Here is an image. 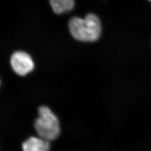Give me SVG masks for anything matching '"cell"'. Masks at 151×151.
<instances>
[{
  "instance_id": "6da1fadb",
  "label": "cell",
  "mask_w": 151,
  "mask_h": 151,
  "mask_svg": "<svg viewBox=\"0 0 151 151\" xmlns=\"http://www.w3.org/2000/svg\"><path fill=\"white\" fill-rule=\"evenodd\" d=\"M68 28L73 38L85 42L96 41L102 32L100 20L93 14H87L85 19L72 17L68 23Z\"/></svg>"
},
{
  "instance_id": "7a4b0ae2",
  "label": "cell",
  "mask_w": 151,
  "mask_h": 151,
  "mask_svg": "<svg viewBox=\"0 0 151 151\" xmlns=\"http://www.w3.org/2000/svg\"><path fill=\"white\" fill-rule=\"evenodd\" d=\"M38 114L39 116L34 123V127L39 136L48 142L55 139L60 132L57 116L45 106L39 108Z\"/></svg>"
},
{
  "instance_id": "3957f363",
  "label": "cell",
  "mask_w": 151,
  "mask_h": 151,
  "mask_svg": "<svg viewBox=\"0 0 151 151\" xmlns=\"http://www.w3.org/2000/svg\"><path fill=\"white\" fill-rule=\"evenodd\" d=\"M11 67L19 75L24 76L31 72L34 68V63L31 56L23 51H17L11 55Z\"/></svg>"
},
{
  "instance_id": "277c9868",
  "label": "cell",
  "mask_w": 151,
  "mask_h": 151,
  "mask_svg": "<svg viewBox=\"0 0 151 151\" xmlns=\"http://www.w3.org/2000/svg\"><path fill=\"white\" fill-rule=\"evenodd\" d=\"M50 145L48 141L32 137L22 144L23 151H49Z\"/></svg>"
},
{
  "instance_id": "5b68a950",
  "label": "cell",
  "mask_w": 151,
  "mask_h": 151,
  "mask_svg": "<svg viewBox=\"0 0 151 151\" xmlns=\"http://www.w3.org/2000/svg\"><path fill=\"white\" fill-rule=\"evenodd\" d=\"M53 11L57 14H61L72 10L75 5V0H49Z\"/></svg>"
},
{
  "instance_id": "8992f818",
  "label": "cell",
  "mask_w": 151,
  "mask_h": 151,
  "mask_svg": "<svg viewBox=\"0 0 151 151\" xmlns=\"http://www.w3.org/2000/svg\"><path fill=\"white\" fill-rule=\"evenodd\" d=\"M148 1H151V0H148Z\"/></svg>"
}]
</instances>
